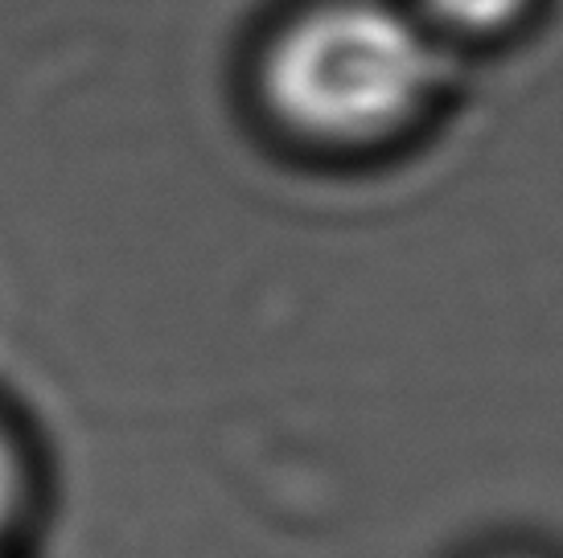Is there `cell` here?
I'll return each instance as SVG.
<instances>
[{"instance_id": "cell-1", "label": "cell", "mask_w": 563, "mask_h": 558, "mask_svg": "<svg viewBox=\"0 0 563 558\" xmlns=\"http://www.w3.org/2000/svg\"><path fill=\"white\" fill-rule=\"evenodd\" d=\"M449 87V46L411 0H300L260 37L251 99L264 124L321 156L407 140Z\"/></svg>"}, {"instance_id": "cell-2", "label": "cell", "mask_w": 563, "mask_h": 558, "mask_svg": "<svg viewBox=\"0 0 563 558\" xmlns=\"http://www.w3.org/2000/svg\"><path fill=\"white\" fill-rule=\"evenodd\" d=\"M444 46H494L531 25L539 0H411Z\"/></svg>"}, {"instance_id": "cell-3", "label": "cell", "mask_w": 563, "mask_h": 558, "mask_svg": "<svg viewBox=\"0 0 563 558\" xmlns=\"http://www.w3.org/2000/svg\"><path fill=\"white\" fill-rule=\"evenodd\" d=\"M33 496V468L25 439L9 418L0 415V546L13 538V529L25 522Z\"/></svg>"}, {"instance_id": "cell-4", "label": "cell", "mask_w": 563, "mask_h": 558, "mask_svg": "<svg viewBox=\"0 0 563 558\" xmlns=\"http://www.w3.org/2000/svg\"><path fill=\"white\" fill-rule=\"evenodd\" d=\"M501 558H527V555H501Z\"/></svg>"}]
</instances>
